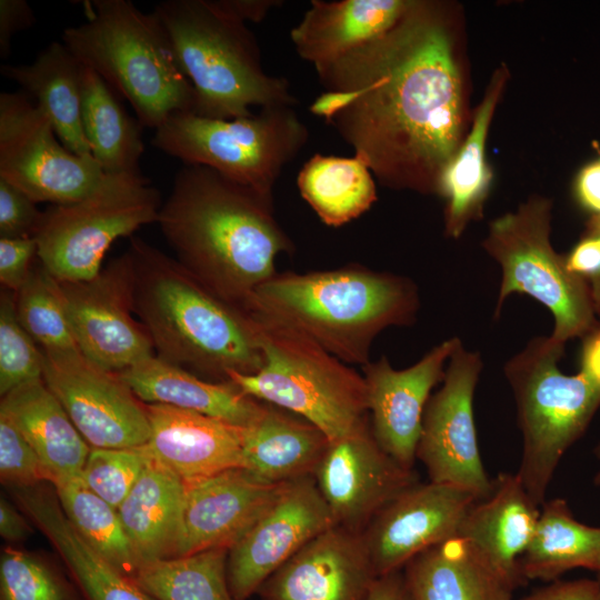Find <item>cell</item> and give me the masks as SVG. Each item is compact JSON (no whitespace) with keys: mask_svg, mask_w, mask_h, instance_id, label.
Returning a JSON list of instances; mask_svg holds the SVG:
<instances>
[{"mask_svg":"<svg viewBox=\"0 0 600 600\" xmlns=\"http://www.w3.org/2000/svg\"><path fill=\"white\" fill-rule=\"evenodd\" d=\"M377 576L361 533L334 526L259 587L260 600H367Z\"/></svg>","mask_w":600,"mask_h":600,"instance_id":"44dd1931","label":"cell"},{"mask_svg":"<svg viewBox=\"0 0 600 600\" xmlns=\"http://www.w3.org/2000/svg\"><path fill=\"white\" fill-rule=\"evenodd\" d=\"M159 191L139 173H107L82 199L43 211L36 234L40 263L61 282L96 277L119 238L158 221Z\"/></svg>","mask_w":600,"mask_h":600,"instance_id":"8fae6325","label":"cell"},{"mask_svg":"<svg viewBox=\"0 0 600 600\" xmlns=\"http://www.w3.org/2000/svg\"><path fill=\"white\" fill-rule=\"evenodd\" d=\"M597 582H598V586H599V600H600V571L597 572Z\"/></svg>","mask_w":600,"mask_h":600,"instance_id":"9f6ffc18","label":"cell"},{"mask_svg":"<svg viewBox=\"0 0 600 600\" xmlns=\"http://www.w3.org/2000/svg\"><path fill=\"white\" fill-rule=\"evenodd\" d=\"M183 497L184 481L149 458L118 508L140 566L176 557Z\"/></svg>","mask_w":600,"mask_h":600,"instance_id":"1f68e13d","label":"cell"},{"mask_svg":"<svg viewBox=\"0 0 600 600\" xmlns=\"http://www.w3.org/2000/svg\"><path fill=\"white\" fill-rule=\"evenodd\" d=\"M106 174L93 157L64 147L24 91L0 93V179L37 203L67 204L88 196Z\"/></svg>","mask_w":600,"mask_h":600,"instance_id":"7c38bea8","label":"cell"},{"mask_svg":"<svg viewBox=\"0 0 600 600\" xmlns=\"http://www.w3.org/2000/svg\"><path fill=\"white\" fill-rule=\"evenodd\" d=\"M308 140L309 130L293 107L271 106L232 119L178 112L156 129L151 143L184 164L210 168L234 182L273 196L283 168Z\"/></svg>","mask_w":600,"mask_h":600,"instance_id":"9c48e42d","label":"cell"},{"mask_svg":"<svg viewBox=\"0 0 600 600\" xmlns=\"http://www.w3.org/2000/svg\"><path fill=\"white\" fill-rule=\"evenodd\" d=\"M42 352L44 383L90 447L126 449L148 442L146 404L118 372L101 368L79 349Z\"/></svg>","mask_w":600,"mask_h":600,"instance_id":"5bb4252c","label":"cell"},{"mask_svg":"<svg viewBox=\"0 0 600 600\" xmlns=\"http://www.w3.org/2000/svg\"><path fill=\"white\" fill-rule=\"evenodd\" d=\"M580 371L600 384V324L582 338Z\"/></svg>","mask_w":600,"mask_h":600,"instance_id":"f5cc1de1","label":"cell"},{"mask_svg":"<svg viewBox=\"0 0 600 600\" xmlns=\"http://www.w3.org/2000/svg\"><path fill=\"white\" fill-rule=\"evenodd\" d=\"M334 526L312 476L286 482L269 509L228 552L233 598H251L270 574Z\"/></svg>","mask_w":600,"mask_h":600,"instance_id":"2e32d148","label":"cell"},{"mask_svg":"<svg viewBox=\"0 0 600 600\" xmlns=\"http://www.w3.org/2000/svg\"><path fill=\"white\" fill-rule=\"evenodd\" d=\"M38 243L33 238H0V281L4 290L18 292L32 270Z\"/></svg>","mask_w":600,"mask_h":600,"instance_id":"ee69618b","label":"cell"},{"mask_svg":"<svg viewBox=\"0 0 600 600\" xmlns=\"http://www.w3.org/2000/svg\"><path fill=\"white\" fill-rule=\"evenodd\" d=\"M329 443L308 420L264 402L259 418L247 427L242 468L266 483L282 484L312 476Z\"/></svg>","mask_w":600,"mask_h":600,"instance_id":"f1b7e54d","label":"cell"},{"mask_svg":"<svg viewBox=\"0 0 600 600\" xmlns=\"http://www.w3.org/2000/svg\"><path fill=\"white\" fill-rule=\"evenodd\" d=\"M588 230L600 236V214H594L588 223ZM596 317L600 322V274L589 282Z\"/></svg>","mask_w":600,"mask_h":600,"instance_id":"db71d44e","label":"cell"},{"mask_svg":"<svg viewBox=\"0 0 600 600\" xmlns=\"http://www.w3.org/2000/svg\"><path fill=\"white\" fill-rule=\"evenodd\" d=\"M177 261L222 299L244 308L294 244L274 214L273 196L217 171L184 164L158 221Z\"/></svg>","mask_w":600,"mask_h":600,"instance_id":"7a4b0ae2","label":"cell"},{"mask_svg":"<svg viewBox=\"0 0 600 600\" xmlns=\"http://www.w3.org/2000/svg\"><path fill=\"white\" fill-rule=\"evenodd\" d=\"M0 411L34 449L49 473L50 484L81 477L91 447L43 379L21 384L1 397Z\"/></svg>","mask_w":600,"mask_h":600,"instance_id":"83f0119b","label":"cell"},{"mask_svg":"<svg viewBox=\"0 0 600 600\" xmlns=\"http://www.w3.org/2000/svg\"><path fill=\"white\" fill-rule=\"evenodd\" d=\"M87 20L69 27L62 42L133 108L142 127L158 129L172 114L194 109V90L182 72L154 11L130 0H89Z\"/></svg>","mask_w":600,"mask_h":600,"instance_id":"5b68a950","label":"cell"},{"mask_svg":"<svg viewBox=\"0 0 600 600\" xmlns=\"http://www.w3.org/2000/svg\"><path fill=\"white\" fill-rule=\"evenodd\" d=\"M0 600H84L67 571L36 553L7 546L0 556Z\"/></svg>","mask_w":600,"mask_h":600,"instance_id":"f35d334b","label":"cell"},{"mask_svg":"<svg viewBox=\"0 0 600 600\" xmlns=\"http://www.w3.org/2000/svg\"><path fill=\"white\" fill-rule=\"evenodd\" d=\"M594 456L600 461V443L594 449ZM593 482H594L596 486H600V469L597 472V474L594 476Z\"/></svg>","mask_w":600,"mask_h":600,"instance_id":"11a10c76","label":"cell"},{"mask_svg":"<svg viewBox=\"0 0 600 600\" xmlns=\"http://www.w3.org/2000/svg\"><path fill=\"white\" fill-rule=\"evenodd\" d=\"M411 0H312L290 37L296 52L320 73L388 31Z\"/></svg>","mask_w":600,"mask_h":600,"instance_id":"cb8c5ba5","label":"cell"},{"mask_svg":"<svg viewBox=\"0 0 600 600\" xmlns=\"http://www.w3.org/2000/svg\"><path fill=\"white\" fill-rule=\"evenodd\" d=\"M480 499L461 487L417 482L386 504L362 538L378 577L400 571L416 556L452 537Z\"/></svg>","mask_w":600,"mask_h":600,"instance_id":"ac0fdd59","label":"cell"},{"mask_svg":"<svg viewBox=\"0 0 600 600\" xmlns=\"http://www.w3.org/2000/svg\"><path fill=\"white\" fill-rule=\"evenodd\" d=\"M0 478L11 488L41 484L50 477L39 456L10 418L0 411Z\"/></svg>","mask_w":600,"mask_h":600,"instance_id":"b9f144b4","label":"cell"},{"mask_svg":"<svg viewBox=\"0 0 600 600\" xmlns=\"http://www.w3.org/2000/svg\"><path fill=\"white\" fill-rule=\"evenodd\" d=\"M14 499L53 546L84 600H154L86 542L62 511L53 488L19 489Z\"/></svg>","mask_w":600,"mask_h":600,"instance_id":"d4e9b609","label":"cell"},{"mask_svg":"<svg viewBox=\"0 0 600 600\" xmlns=\"http://www.w3.org/2000/svg\"><path fill=\"white\" fill-rule=\"evenodd\" d=\"M367 600H411L402 570L379 577Z\"/></svg>","mask_w":600,"mask_h":600,"instance_id":"816d5d0a","label":"cell"},{"mask_svg":"<svg viewBox=\"0 0 600 600\" xmlns=\"http://www.w3.org/2000/svg\"><path fill=\"white\" fill-rule=\"evenodd\" d=\"M459 342L457 337L444 340L406 369H394L386 356L362 367L373 437L406 469H412L417 459L431 390L443 380Z\"/></svg>","mask_w":600,"mask_h":600,"instance_id":"d6986e66","label":"cell"},{"mask_svg":"<svg viewBox=\"0 0 600 600\" xmlns=\"http://www.w3.org/2000/svg\"><path fill=\"white\" fill-rule=\"evenodd\" d=\"M150 437L141 447L184 482L243 467L246 427L162 403H144Z\"/></svg>","mask_w":600,"mask_h":600,"instance_id":"7402d4cb","label":"cell"},{"mask_svg":"<svg viewBox=\"0 0 600 600\" xmlns=\"http://www.w3.org/2000/svg\"><path fill=\"white\" fill-rule=\"evenodd\" d=\"M551 220L552 201L533 194L516 211L492 220L481 246L502 271L494 318L511 293L530 296L551 311V337L566 344L582 339L600 322L588 281L571 273L564 256L551 244Z\"/></svg>","mask_w":600,"mask_h":600,"instance_id":"30bf717a","label":"cell"},{"mask_svg":"<svg viewBox=\"0 0 600 600\" xmlns=\"http://www.w3.org/2000/svg\"><path fill=\"white\" fill-rule=\"evenodd\" d=\"M402 573L411 600H512L514 591L459 536L416 556Z\"/></svg>","mask_w":600,"mask_h":600,"instance_id":"f546056e","label":"cell"},{"mask_svg":"<svg viewBox=\"0 0 600 600\" xmlns=\"http://www.w3.org/2000/svg\"><path fill=\"white\" fill-rule=\"evenodd\" d=\"M219 2L231 16L243 22H260L272 8L282 3L274 0H219Z\"/></svg>","mask_w":600,"mask_h":600,"instance_id":"f907efd6","label":"cell"},{"mask_svg":"<svg viewBox=\"0 0 600 600\" xmlns=\"http://www.w3.org/2000/svg\"><path fill=\"white\" fill-rule=\"evenodd\" d=\"M574 191L583 208L600 214V157L581 169Z\"/></svg>","mask_w":600,"mask_h":600,"instance_id":"c3c4849f","label":"cell"},{"mask_svg":"<svg viewBox=\"0 0 600 600\" xmlns=\"http://www.w3.org/2000/svg\"><path fill=\"white\" fill-rule=\"evenodd\" d=\"M129 252L136 272L134 312L158 358L211 381L262 368L259 334L244 308L216 294L140 238H131Z\"/></svg>","mask_w":600,"mask_h":600,"instance_id":"3957f363","label":"cell"},{"mask_svg":"<svg viewBox=\"0 0 600 600\" xmlns=\"http://www.w3.org/2000/svg\"><path fill=\"white\" fill-rule=\"evenodd\" d=\"M68 520L102 558L130 579L140 567L118 509L94 493L80 478L51 484Z\"/></svg>","mask_w":600,"mask_h":600,"instance_id":"8d00e7d4","label":"cell"},{"mask_svg":"<svg viewBox=\"0 0 600 600\" xmlns=\"http://www.w3.org/2000/svg\"><path fill=\"white\" fill-rule=\"evenodd\" d=\"M32 529L26 519V514L12 504L8 499H0V534L10 542L17 543L26 540Z\"/></svg>","mask_w":600,"mask_h":600,"instance_id":"681fc988","label":"cell"},{"mask_svg":"<svg viewBox=\"0 0 600 600\" xmlns=\"http://www.w3.org/2000/svg\"><path fill=\"white\" fill-rule=\"evenodd\" d=\"M36 17L26 0H0V56L7 58L13 36L32 27Z\"/></svg>","mask_w":600,"mask_h":600,"instance_id":"f6af8a7d","label":"cell"},{"mask_svg":"<svg viewBox=\"0 0 600 600\" xmlns=\"http://www.w3.org/2000/svg\"><path fill=\"white\" fill-rule=\"evenodd\" d=\"M81 122L91 154L106 173L141 172L143 127L127 113L113 89L84 66Z\"/></svg>","mask_w":600,"mask_h":600,"instance_id":"e575fe53","label":"cell"},{"mask_svg":"<svg viewBox=\"0 0 600 600\" xmlns=\"http://www.w3.org/2000/svg\"><path fill=\"white\" fill-rule=\"evenodd\" d=\"M144 403H162L250 427L263 401L243 393L231 381H211L151 356L119 372Z\"/></svg>","mask_w":600,"mask_h":600,"instance_id":"484cf974","label":"cell"},{"mask_svg":"<svg viewBox=\"0 0 600 600\" xmlns=\"http://www.w3.org/2000/svg\"><path fill=\"white\" fill-rule=\"evenodd\" d=\"M520 600H599L597 580H557Z\"/></svg>","mask_w":600,"mask_h":600,"instance_id":"7dc6e473","label":"cell"},{"mask_svg":"<svg viewBox=\"0 0 600 600\" xmlns=\"http://www.w3.org/2000/svg\"><path fill=\"white\" fill-rule=\"evenodd\" d=\"M140 448H93L84 463L81 479L116 509L126 499L148 463Z\"/></svg>","mask_w":600,"mask_h":600,"instance_id":"60d3db41","label":"cell"},{"mask_svg":"<svg viewBox=\"0 0 600 600\" xmlns=\"http://www.w3.org/2000/svg\"><path fill=\"white\" fill-rule=\"evenodd\" d=\"M567 269L588 281L600 274V236L591 230L564 256Z\"/></svg>","mask_w":600,"mask_h":600,"instance_id":"bcb514c9","label":"cell"},{"mask_svg":"<svg viewBox=\"0 0 600 600\" xmlns=\"http://www.w3.org/2000/svg\"><path fill=\"white\" fill-rule=\"evenodd\" d=\"M310 111L384 187L439 194L472 120L461 7L411 0L383 34L318 73Z\"/></svg>","mask_w":600,"mask_h":600,"instance_id":"6da1fadb","label":"cell"},{"mask_svg":"<svg viewBox=\"0 0 600 600\" xmlns=\"http://www.w3.org/2000/svg\"><path fill=\"white\" fill-rule=\"evenodd\" d=\"M43 212L27 193L0 179V238H33Z\"/></svg>","mask_w":600,"mask_h":600,"instance_id":"7bdbcfd3","label":"cell"},{"mask_svg":"<svg viewBox=\"0 0 600 600\" xmlns=\"http://www.w3.org/2000/svg\"><path fill=\"white\" fill-rule=\"evenodd\" d=\"M312 477L336 526L357 533L392 499L419 482L413 469L399 464L379 446L370 421L330 441Z\"/></svg>","mask_w":600,"mask_h":600,"instance_id":"e0dca14e","label":"cell"},{"mask_svg":"<svg viewBox=\"0 0 600 600\" xmlns=\"http://www.w3.org/2000/svg\"><path fill=\"white\" fill-rule=\"evenodd\" d=\"M59 283L83 356L118 373L153 356L152 340L134 318L136 272L129 250L89 280Z\"/></svg>","mask_w":600,"mask_h":600,"instance_id":"9a60e30c","label":"cell"},{"mask_svg":"<svg viewBox=\"0 0 600 600\" xmlns=\"http://www.w3.org/2000/svg\"><path fill=\"white\" fill-rule=\"evenodd\" d=\"M482 370L479 352L461 340L452 351L442 386L426 406L417 459L430 481L461 487L480 500L493 491L480 457L473 416V396Z\"/></svg>","mask_w":600,"mask_h":600,"instance_id":"4fadbf2b","label":"cell"},{"mask_svg":"<svg viewBox=\"0 0 600 600\" xmlns=\"http://www.w3.org/2000/svg\"><path fill=\"white\" fill-rule=\"evenodd\" d=\"M283 484L266 483L244 468L184 482L176 557L213 548L230 550L269 509Z\"/></svg>","mask_w":600,"mask_h":600,"instance_id":"ffe728a7","label":"cell"},{"mask_svg":"<svg viewBox=\"0 0 600 600\" xmlns=\"http://www.w3.org/2000/svg\"><path fill=\"white\" fill-rule=\"evenodd\" d=\"M43 352L21 326L14 292L0 296V394L27 382L42 379Z\"/></svg>","mask_w":600,"mask_h":600,"instance_id":"ab89813d","label":"cell"},{"mask_svg":"<svg viewBox=\"0 0 600 600\" xmlns=\"http://www.w3.org/2000/svg\"><path fill=\"white\" fill-rule=\"evenodd\" d=\"M600 571V527L574 519L567 501H544L530 544L521 559L527 580L553 582L572 569Z\"/></svg>","mask_w":600,"mask_h":600,"instance_id":"d6a6232c","label":"cell"},{"mask_svg":"<svg viewBox=\"0 0 600 600\" xmlns=\"http://www.w3.org/2000/svg\"><path fill=\"white\" fill-rule=\"evenodd\" d=\"M419 308L411 279L357 263L277 272L244 307L296 330L342 362L361 367L370 361L378 334L389 327L413 324Z\"/></svg>","mask_w":600,"mask_h":600,"instance_id":"277c9868","label":"cell"},{"mask_svg":"<svg viewBox=\"0 0 600 600\" xmlns=\"http://www.w3.org/2000/svg\"><path fill=\"white\" fill-rule=\"evenodd\" d=\"M301 197L329 227H341L367 212L377 201L374 177L359 156L314 153L300 169Z\"/></svg>","mask_w":600,"mask_h":600,"instance_id":"836d02e7","label":"cell"},{"mask_svg":"<svg viewBox=\"0 0 600 600\" xmlns=\"http://www.w3.org/2000/svg\"><path fill=\"white\" fill-rule=\"evenodd\" d=\"M517 474L501 473L493 491L464 516L458 536L468 540L514 590L527 583L521 572L540 514Z\"/></svg>","mask_w":600,"mask_h":600,"instance_id":"603a6c76","label":"cell"},{"mask_svg":"<svg viewBox=\"0 0 600 600\" xmlns=\"http://www.w3.org/2000/svg\"><path fill=\"white\" fill-rule=\"evenodd\" d=\"M248 312L259 334L263 366L251 374L232 372L229 381L249 397L308 420L330 441L369 423L362 374L296 330Z\"/></svg>","mask_w":600,"mask_h":600,"instance_id":"52a82bcc","label":"cell"},{"mask_svg":"<svg viewBox=\"0 0 600 600\" xmlns=\"http://www.w3.org/2000/svg\"><path fill=\"white\" fill-rule=\"evenodd\" d=\"M566 344L536 337L503 368L517 407L522 454L516 473L541 506L566 451L584 433L600 407V384L558 367Z\"/></svg>","mask_w":600,"mask_h":600,"instance_id":"ba28073f","label":"cell"},{"mask_svg":"<svg viewBox=\"0 0 600 600\" xmlns=\"http://www.w3.org/2000/svg\"><path fill=\"white\" fill-rule=\"evenodd\" d=\"M509 77L506 63L496 68L480 104L472 112L463 142L442 173L439 194L446 199L443 223L444 234L449 238L458 239L470 222L482 218L492 180L486 160V142Z\"/></svg>","mask_w":600,"mask_h":600,"instance_id":"4316f807","label":"cell"},{"mask_svg":"<svg viewBox=\"0 0 600 600\" xmlns=\"http://www.w3.org/2000/svg\"><path fill=\"white\" fill-rule=\"evenodd\" d=\"M153 11L194 90V113L232 119L252 114V106L297 104L288 81L264 71L246 22L219 0H166Z\"/></svg>","mask_w":600,"mask_h":600,"instance_id":"8992f818","label":"cell"},{"mask_svg":"<svg viewBox=\"0 0 600 600\" xmlns=\"http://www.w3.org/2000/svg\"><path fill=\"white\" fill-rule=\"evenodd\" d=\"M82 69L62 41H53L32 63L3 64L0 72L19 83L43 111L66 148L92 157L81 122Z\"/></svg>","mask_w":600,"mask_h":600,"instance_id":"4dcf8cb0","label":"cell"},{"mask_svg":"<svg viewBox=\"0 0 600 600\" xmlns=\"http://www.w3.org/2000/svg\"><path fill=\"white\" fill-rule=\"evenodd\" d=\"M14 297L18 319L41 350L78 349L60 283L41 263Z\"/></svg>","mask_w":600,"mask_h":600,"instance_id":"74e56055","label":"cell"},{"mask_svg":"<svg viewBox=\"0 0 600 600\" xmlns=\"http://www.w3.org/2000/svg\"><path fill=\"white\" fill-rule=\"evenodd\" d=\"M228 552L213 548L146 562L131 580L154 600H236L227 577Z\"/></svg>","mask_w":600,"mask_h":600,"instance_id":"d590c367","label":"cell"}]
</instances>
